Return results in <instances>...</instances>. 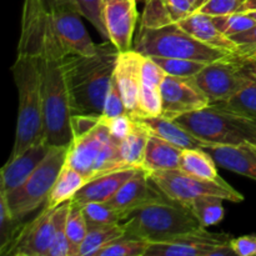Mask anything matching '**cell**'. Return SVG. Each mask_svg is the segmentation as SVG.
<instances>
[{"label":"cell","instance_id":"d6a6232c","mask_svg":"<svg viewBox=\"0 0 256 256\" xmlns=\"http://www.w3.org/2000/svg\"><path fill=\"white\" fill-rule=\"evenodd\" d=\"M70 202L52 209V244L49 256H72V248L66 235V219L69 212Z\"/></svg>","mask_w":256,"mask_h":256},{"label":"cell","instance_id":"4316f807","mask_svg":"<svg viewBox=\"0 0 256 256\" xmlns=\"http://www.w3.org/2000/svg\"><path fill=\"white\" fill-rule=\"evenodd\" d=\"M149 136L150 134L148 130L135 120V126L132 132L120 142V152L128 166L142 169Z\"/></svg>","mask_w":256,"mask_h":256},{"label":"cell","instance_id":"f1b7e54d","mask_svg":"<svg viewBox=\"0 0 256 256\" xmlns=\"http://www.w3.org/2000/svg\"><path fill=\"white\" fill-rule=\"evenodd\" d=\"M25 225L26 222H22V219L12 214L6 200L0 194V254H9Z\"/></svg>","mask_w":256,"mask_h":256},{"label":"cell","instance_id":"6da1fadb","mask_svg":"<svg viewBox=\"0 0 256 256\" xmlns=\"http://www.w3.org/2000/svg\"><path fill=\"white\" fill-rule=\"evenodd\" d=\"M44 100L45 139L52 145H69L75 115L66 72V55L55 38L48 15L44 40L39 52Z\"/></svg>","mask_w":256,"mask_h":256},{"label":"cell","instance_id":"ba28073f","mask_svg":"<svg viewBox=\"0 0 256 256\" xmlns=\"http://www.w3.org/2000/svg\"><path fill=\"white\" fill-rule=\"evenodd\" d=\"M66 154L68 145H52L49 154L25 180L24 184L10 192H0L15 218L24 219L42 202H46L50 192L66 162Z\"/></svg>","mask_w":256,"mask_h":256},{"label":"cell","instance_id":"ac0fdd59","mask_svg":"<svg viewBox=\"0 0 256 256\" xmlns=\"http://www.w3.org/2000/svg\"><path fill=\"white\" fill-rule=\"evenodd\" d=\"M168 199L150 180L149 174L139 169L108 202L116 209L132 212L152 202Z\"/></svg>","mask_w":256,"mask_h":256},{"label":"cell","instance_id":"f6af8a7d","mask_svg":"<svg viewBox=\"0 0 256 256\" xmlns=\"http://www.w3.org/2000/svg\"><path fill=\"white\" fill-rule=\"evenodd\" d=\"M244 70L254 76L256 79V60L255 59H244Z\"/></svg>","mask_w":256,"mask_h":256},{"label":"cell","instance_id":"4fadbf2b","mask_svg":"<svg viewBox=\"0 0 256 256\" xmlns=\"http://www.w3.org/2000/svg\"><path fill=\"white\" fill-rule=\"evenodd\" d=\"M230 240V235L200 226L166 242H150L145 256H212L218 246L229 244Z\"/></svg>","mask_w":256,"mask_h":256},{"label":"cell","instance_id":"2e32d148","mask_svg":"<svg viewBox=\"0 0 256 256\" xmlns=\"http://www.w3.org/2000/svg\"><path fill=\"white\" fill-rule=\"evenodd\" d=\"M52 210L44 208L32 222H26L19 239L8 255L49 256L52 244Z\"/></svg>","mask_w":256,"mask_h":256},{"label":"cell","instance_id":"cb8c5ba5","mask_svg":"<svg viewBox=\"0 0 256 256\" xmlns=\"http://www.w3.org/2000/svg\"><path fill=\"white\" fill-rule=\"evenodd\" d=\"M86 182V178L82 172L75 170L74 168H72L65 162L64 166H62V172H60L59 176H58L56 182H55L54 186L50 192L45 208L52 210L64 204V202H70Z\"/></svg>","mask_w":256,"mask_h":256},{"label":"cell","instance_id":"277c9868","mask_svg":"<svg viewBox=\"0 0 256 256\" xmlns=\"http://www.w3.org/2000/svg\"><path fill=\"white\" fill-rule=\"evenodd\" d=\"M174 120L209 146H256V122L220 104H210Z\"/></svg>","mask_w":256,"mask_h":256},{"label":"cell","instance_id":"7bdbcfd3","mask_svg":"<svg viewBox=\"0 0 256 256\" xmlns=\"http://www.w3.org/2000/svg\"><path fill=\"white\" fill-rule=\"evenodd\" d=\"M162 2L174 22H179L180 20L194 12V6L190 0H162Z\"/></svg>","mask_w":256,"mask_h":256},{"label":"cell","instance_id":"484cf974","mask_svg":"<svg viewBox=\"0 0 256 256\" xmlns=\"http://www.w3.org/2000/svg\"><path fill=\"white\" fill-rule=\"evenodd\" d=\"M48 9L69 8L88 20L104 39L109 40L108 30L102 19V0H42Z\"/></svg>","mask_w":256,"mask_h":256},{"label":"cell","instance_id":"ee69618b","mask_svg":"<svg viewBox=\"0 0 256 256\" xmlns=\"http://www.w3.org/2000/svg\"><path fill=\"white\" fill-rule=\"evenodd\" d=\"M235 255L256 256V235H244L230 240Z\"/></svg>","mask_w":256,"mask_h":256},{"label":"cell","instance_id":"e0dca14e","mask_svg":"<svg viewBox=\"0 0 256 256\" xmlns=\"http://www.w3.org/2000/svg\"><path fill=\"white\" fill-rule=\"evenodd\" d=\"M52 145L46 139L36 142L20 155L9 158L6 164L2 168V186L0 192H10L25 182V180L34 172L40 162L49 154Z\"/></svg>","mask_w":256,"mask_h":256},{"label":"cell","instance_id":"44dd1931","mask_svg":"<svg viewBox=\"0 0 256 256\" xmlns=\"http://www.w3.org/2000/svg\"><path fill=\"white\" fill-rule=\"evenodd\" d=\"M178 24L199 42L215 48V49L239 55L236 44L232 42V38L226 36L218 29L212 18L209 15L194 12L189 16L180 20Z\"/></svg>","mask_w":256,"mask_h":256},{"label":"cell","instance_id":"8fae6325","mask_svg":"<svg viewBox=\"0 0 256 256\" xmlns=\"http://www.w3.org/2000/svg\"><path fill=\"white\" fill-rule=\"evenodd\" d=\"M162 116L176 119L188 112L210 105L209 98L199 86L195 76H165L162 84Z\"/></svg>","mask_w":256,"mask_h":256},{"label":"cell","instance_id":"603a6c76","mask_svg":"<svg viewBox=\"0 0 256 256\" xmlns=\"http://www.w3.org/2000/svg\"><path fill=\"white\" fill-rule=\"evenodd\" d=\"M182 152V149L160 138L150 135L145 149L142 169L149 175L155 172L179 169Z\"/></svg>","mask_w":256,"mask_h":256},{"label":"cell","instance_id":"f35d334b","mask_svg":"<svg viewBox=\"0 0 256 256\" xmlns=\"http://www.w3.org/2000/svg\"><path fill=\"white\" fill-rule=\"evenodd\" d=\"M124 114H129V112H128L126 105H125L122 92H120L119 86L116 84V80H115V78H112L109 92H108L106 98H105L102 115L104 118L110 119V118L120 116V115Z\"/></svg>","mask_w":256,"mask_h":256},{"label":"cell","instance_id":"681fc988","mask_svg":"<svg viewBox=\"0 0 256 256\" xmlns=\"http://www.w3.org/2000/svg\"><path fill=\"white\" fill-rule=\"evenodd\" d=\"M190 2L192 4V6H195V2H196V0H190Z\"/></svg>","mask_w":256,"mask_h":256},{"label":"cell","instance_id":"b9f144b4","mask_svg":"<svg viewBox=\"0 0 256 256\" xmlns=\"http://www.w3.org/2000/svg\"><path fill=\"white\" fill-rule=\"evenodd\" d=\"M230 38L236 44L240 56L248 59L256 54V24L250 29Z\"/></svg>","mask_w":256,"mask_h":256},{"label":"cell","instance_id":"f546056e","mask_svg":"<svg viewBox=\"0 0 256 256\" xmlns=\"http://www.w3.org/2000/svg\"><path fill=\"white\" fill-rule=\"evenodd\" d=\"M125 234L126 232H125V226L122 222L89 229L86 238L80 248L79 256H95L105 245Z\"/></svg>","mask_w":256,"mask_h":256},{"label":"cell","instance_id":"4dcf8cb0","mask_svg":"<svg viewBox=\"0 0 256 256\" xmlns=\"http://www.w3.org/2000/svg\"><path fill=\"white\" fill-rule=\"evenodd\" d=\"M246 75L248 79L242 89L234 96L228 99L226 102H219V104L248 118V119L256 122V79L248 72Z\"/></svg>","mask_w":256,"mask_h":256},{"label":"cell","instance_id":"7a4b0ae2","mask_svg":"<svg viewBox=\"0 0 256 256\" xmlns=\"http://www.w3.org/2000/svg\"><path fill=\"white\" fill-rule=\"evenodd\" d=\"M40 50L18 45L16 59L12 66L18 89V120L15 142L10 158H15L45 139Z\"/></svg>","mask_w":256,"mask_h":256},{"label":"cell","instance_id":"52a82bcc","mask_svg":"<svg viewBox=\"0 0 256 256\" xmlns=\"http://www.w3.org/2000/svg\"><path fill=\"white\" fill-rule=\"evenodd\" d=\"M132 49L145 56L182 58L212 62L224 58L232 56V52L215 49L185 32L178 22H170L160 28H140L135 36Z\"/></svg>","mask_w":256,"mask_h":256},{"label":"cell","instance_id":"5bb4252c","mask_svg":"<svg viewBox=\"0 0 256 256\" xmlns=\"http://www.w3.org/2000/svg\"><path fill=\"white\" fill-rule=\"evenodd\" d=\"M102 19L109 42L118 52L132 50L134 46L132 38L139 19L136 0H102Z\"/></svg>","mask_w":256,"mask_h":256},{"label":"cell","instance_id":"9c48e42d","mask_svg":"<svg viewBox=\"0 0 256 256\" xmlns=\"http://www.w3.org/2000/svg\"><path fill=\"white\" fill-rule=\"evenodd\" d=\"M149 178L168 199L182 205L204 195L219 196L232 202H244V195L222 178L219 180H202L180 169L155 172Z\"/></svg>","mask_w":256,"mask_h":256},{"label":"cell","instance_id":"3957f363","mask_svg":"<svg viewBox=\"0 0 256 256\" xmlns=\"http://www.w3.org/2000/svg\"><path fill=\"white\" fill-rule=\"evenodd\" d=\"M119 52L108 40L90 56H66V72L75 114L102 115L114 78Z\"/></svg>","mask_w":256,"mask_h":256},{"label":"cell","instance_id":"83f0119b","mask_svg":"<svg viewBox=\"0 0 256 256\" xmlns=\"http://www.w3.org/2000/svg\"><path fill=\"white\" fill-rule=\"evenodd\" d=\"M224 202L225 200L219 196L204 195L192 200L185 206L189 208L202 228H208L219 224L224 219L225 210L222 205Z\"/></svg>","mask_w":256,"mask_h":256},{"label":"cell","instance_id":"8d00e7d4","mask_svg":"<svg viewBox=\"0 0 256 256\" xmlns=\"http://www.w3.org/2000/svg\"><path fill=\"white\" fill-rule=\"evenodd\" d=\"M212 18L218 29L229 38L245 32L256 24L255 20L248 12H234V14Z\"/></svg>","mask_w":256,"mask_h":256},{"label":"cell","instance_id":"d6986e66","mask_svg":"<svg viewBox=\"0 0 256 256\" xmlns=\"http://www.w3.org/2000/svg\"><path fill=\"white\" fill-rule=\"evenodd\" d=\"M136 120L142 128L148 130L150 135L160 138L175 146L180 148L182 150L186 149H200V148H208L209 145L202 140L198 139L195 135L188 132L185 128H182L179 122L174 119H169L166 116L154 118H138Z\"/></svg>","mask_w":256,"mask_h":256},{"label":"cell","instance_id":"30bf717a","mask_svg":"<svg viewBox=\"0 0 256 256\" xmlns=\"http://www.w3.org/2000/svg\"><path fill=\"white\" fill-rule=\"evenodd\" d=\"M195 78L199 86L209 98L210 104L226 102L242 89L248 79L244 72V58L232 55L208 62Z\"/></svg>","mask_w":256,"mask_h":256},{"label":"cell","instance_id":"e575fe53","mask_svg":"<svg viewBox=\"0 0 256 256\" xmlns=\"http://www.w3.org/2000/svg\"><path fill=\"white\" fill-rule=\"evenodd\" d=\"M149 245L148 240L125 234L105 245L95 256H145Z\"/></svg>","mask_w":256,"mask_h":256},{"label":"cell","instance_id":"ffe728a7","mask_svg":"<svg viewBox=\"0 0 256 256\" xmlns=\"http://www.w3.org/2000/svg\"><path fill=\"white\" fill-rule=\"evenodd\" d=\"M138 170L136 168H129L95 178L88 182L72 200L82 206L89 202H108Z\"/></svg>","mask_w":256,"mask_h":256},{"label":"cell","instance_id":"ab89813d","mask_svg":"<svg viewBox=\"0 0 256 256\" xmlns=\"http://www.w3.org/2000/svg\"><path fill=\"white\" fill-rule=\"evenodd\" d=\"M245 0H208L195 12H202L209 16H222V15L242 12Z\"/></svg>","mask_w":256,"mask_h":256},{"label":"cell","instance_id":"74e56055","mask_svg":"<svg viewBox=\"0 0 256 256\" xmlns=\"http://www.w3.org/2000/svg\"><path fill=\"white\" fill-rule=\"evenodd\" d=\"M170 22H172L162 0H146L144 12L142 15L140 28L154 29V28L164 26Z\"/></svg>","mask_w":256,"mask_h":256},{"label":"cell","instance_id":"9a60e30c","mask_svg":"<svg viewBox=\"0 0 256 256\" xmlns=\"http://www.w3.org/2000/svg\"><path fill=\"white\" fill-rule=\"evenodd\" d=\"M144 60L145 55L132 49L129 52H119L115 65L114 78L126 105L128 112L132 118L138 115Z\"/></svg>","mask_w":256,"mask_h":256},{"label":"cell","instance_id":"d590c367","mask_svg":"<svg viewBox=\"0 0 256 256\" xmlns=\"http://www.w3.org/2000/svg\"><path fill=\"white\" fill-rule=\"evenodd\" d=\"M152 58L168 75H174V76H196L202 68L208 64V62L182 59V58Z\"/></svg>","mask_w":256,"mask_h":256},{"label":"cell","instance_id":"836d02e7","mask_svg":"<svg viewBox=\"0 0 256 256\" xmlns=\"http://www.w3.org/2000/svg\"><path fill=\"white\" fill-rule=\"evenodd\" d=\"M88 232H89V228H88L86 219H85L84 212H82V206L70 200V208L66 219V235L70 248H72V256H79L80 248L86 238Z\"/></svg>","mask_w":256,"mask_h":256},{"label":"cell","instance_id":"7dc6e473","mask_svg":"<svg viewBox=\"0 0 256 256\" xmlns=\"http://www.w3.org/2000/svg\"><path fill=\"white\" fill-rule=\"evenodd\" d=\"M208 0H196V2H195V6H194V12L195 10H198L199 9L200 6H202V4H204V2H206Z\"/></svg>","mask_w":256,"mask_h":256},{"label":"cell","instance_id":"816d5d0a","mask_svg":"<svg viewBox=\"0 0 256 256\" xmlns=\"http://www.w3.org/2000/svg\"><path fill=\"white\" fill-rule=\"evenodd\" d=\"M252 56H256V54H255V55H252ZM252 56H250V58H252Z\"/></svg>","mask_w":256,"mask_h":256},{"label":"cell","instance_id":"bcb514c9","mask_svg":"<svg viewBox=\"0 0 256 256\" xmlns=\"http://www.w3.org/2000/svg\"><path fill=\"white\" fill-rule=\"evenodd\" d=\"M256 10V0H245L244 5L242 8V12H255Z\"/></svg>","mask_w":256,"mask_h":256},{"label":"cell","instance_id":"7402d4cb","mask_svg":"<svg viewBox=\"0 0 256 256\" xmlns=\"http://www.w3.org/2000/svg\"><path fill=\"white\" fill-rule=\"evenodd\" d=\"M220 168L256 182V146L214 145L206 148Z\"/></svg>","mask_w":256,"mask_h":256},{"label":"cell","instance_id":"1f68e13d","mask_svg":"<svg viewBox=\"0 0 256 256\" xmlns=\"http://www.w3.org/2000/svg\"><path fill=\"white\" fill-rule=\"evenodd\" d=\"M82 212L89 229L110 224H120L129 215L128 212L116 209L108 202H89L82 205Z\"/></svg>","mask_w":256,"mask_h":256},{"label":"cell","instance_id":"8992f818","mask_svg":"<svg viewBox=\"0 0 256 256\" xmlns=\"http://www.w3.org/2000/svg\"><path fill=\"white\" fill-rule=\"evenodd\" d=\"M122 224L128 235L149 242H166L202 226L189 208L169 199L132 210Z\"/></svg>","mask_w":256,"mask_h":256},{"label":"cell","instance_id":"c3c4849f","mask_svg":"<svg viewBox=\"0 0 256 256\" xmlns=\"http://www.w3.org/2000/svg\"><path fill=\"white\" fill-rule=\"evenodd\" d=\"M248 14H249L250 16H252V19H254L256 22V10H255V12H248Z\"/></svg>","mask_w":256,"mask_h":256},{"label":"cell","instance_id":"60d3db41","mask_svg":"<svg viewBox=\"0 0 256 256\" xmlns=\"http://www.w3.org/2000/svg\"><path fill=\"white\" fill-rule=\"evenodd\" d=\"M102 118L105 124L108 125V128H109L112 136L116 139L118 142H122V139H125L135 126V119L130 114H124L120 115V116L110 118V119L104 118L102 115Z\"/></svg>","mask_w":256,"mask_h":256},{"label":"cell","instance_id":"7c38bea8","mask_svg":"<svg viewBox=\"0 0 256 256\" xmlns=\"http://www.w3.org/2000/svg\"><path fill=\"white\" fill-rule=\"evenodd\" d=\"M49 14L52 32L66 56H90L96 52L98 44L90 38L79 12L69 8H55Z\"/></svg>","mask_w":256,"mask_h":256},{"label":"cell","instance_id":"5b68a950","mask_svg":"<svg viewBox=\"0 0 256 256\" xmlns=\"http://www.w3.org/2000/svg\"><path fill=\"white\" fill-rule=\"evenodd\" d=\"M66 164L82 172L88 182L129 169L122 158L120 142L112 136L102 115L99 122L89 132L72 138L68 145Z\"/></svg>","mask_w":256,"mask_h":256},{"label":"cell","instance_id":"f907efd6","mask_svg":"<svg viewBox=\"0 0 256 256\" xmlns=\"http://www.w3.org/2000/svg\"><path fill=\"white\" fill-rule=\"evenodd\" d=\"M248 59H255V60H256V56H252V58H248Z\"/></svg>","mask_w":256,"mask_h":256},{"label":"cell","instance_id":"d4e9b609","mask_svg":"<svg viewBox=\"0 0 256 256\" xmlns=\"http://www.w3.org/2000/svg\"><path fill=\"white\" fill-rule=\"evenodd\" d=\"M179 169L202 180H219L218 164L212 155L204 148L182 150Z\"/></svg>","mask_w":256,"mask_h":256}]
</instances>
